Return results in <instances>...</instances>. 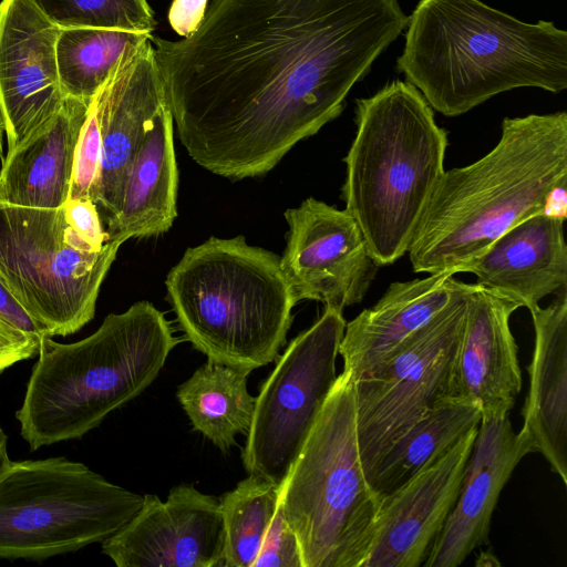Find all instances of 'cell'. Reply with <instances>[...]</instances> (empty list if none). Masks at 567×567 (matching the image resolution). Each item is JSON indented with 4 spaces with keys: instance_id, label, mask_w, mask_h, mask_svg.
Wrapping results in <instances>:
<instances>
[{
    "instance_id": "obj_1",
    "label": "cell",
    "mask_w": 567,
    "mask_h": 567,
    "mask_svg": "<svg viewBox=\"0 0 567 567\" xmlns=\"http://www.w3.org/2000/svg\"><path fill=\"white\" fill-rule=\"evenodd\" d=\"M408 20L398 0H213L189 37L151 38L179 141L223 177L268 173L341 114Z\"/></svg>"
},
{
    "instance_id": "obj_2",
    "label": "cell",
    "mask_w": 567,
    "mask_h": 567,
    "mask_svg": "<svg viewBox=\"0 0 567 567\" xmlns=\"http://www.w3.org/2000/svg\"><path fill=\"white\" fill-rule=\"evenodd\" d=\"M398 69L432 109L464 114L518 87L567 89V32L528 23L481 0H420Z\"/></svg>"
},
{
    "instance_id": "obj_3",
    "label": "cell",
    "mask_w": 567,
    "mask_h": 567,
    "mask_svg": "<svg viewBox=\"0 0 567 567\" xmlns=\"http://www.w3.org/2000/svg\"><path fill=\"white\" fill-rule=\"evenodd\" d=\"M566 183L567 113L505 117L486 155L444 172L408 249L413 271L463 272Z\"/></svg>"
},
{
    "instance_id": "obj_4",
    "label": "cell",
    "mask_w": 567,
    "mask_h": 567,
    "mask_svg": "<svg viewBox=\"0 0 567 567\" xmlns=\"http://www.w3.org/2000/svg\"><path fill=\"white\" fill-rule=\"evenodd\" d=\"M178 341L148 301L109 315L80 341L43 337L16 412L21 436L31 451L82 437L146 390Z\"/></svg>"
},
{
    "instance_id": "obj_5",
    "label": "cell",
    "mask_w": 567,
    "mask_h": 567,
    "mask_svg": "<svg viewBox=\"0 0 567 567\" xmlns=\"http://www.w3.org/2000/svg\"><path fill=\"white\" fill-rule=\"evenodd\" d=\"M354 140L341 196L380 266L409 246L442 178L447 132L411 83L393 81L355 101Z\"/></svg>"
},
{
    "instance_id": "obj_6",
    "label": "cell",
    "mask_w": 567,
    "mask_h": 567,
    "mask_svg": "<svg viewBox=\"0 0 567 567\" xmlns=\"http://www.w3.org/2000/svg\"><path fill=\"white\" fill-rule=\"evenodd\" d=\"M165 285L193 347L248 374L278 358L299 301L280 257L243 236L188 248Z\"/></svg>"
},
{
    "instance_id": "obj_7",
    "label": "cell",
    "mask_w": 567,
    "mask_h": 567,
    "mask_svg": "<svg viewBox=\"0 0 567 567\" xmlns=\"http://www.w3.org/2000/svg\"><path fill=\"white\" fill-rule=\"evenodd\" d=\"M284 515L303 567H361L380 503L358 447L355 386L342 371L280 487Z\"/></svg>"
},
{
    "instance_id": "obj_8",
    "label": "cell",
    "mask_w": 567,
    "mask_h": 567,
    "mask_svg": "<svg viewBox=\"0 0 567 567\" xmlns=\"http://www.w3.org/2000/svg\"><path fill=\"white\" fill-rule=\"evenodd\" d=\"M143 496L66 457L0 465V558L45 559L103 543Z\"/></svg>"
},
{
    "instance_id": "obj_9",
    "label": "cell",
    "mask_w": 567,
    "mask_h": 567,
    "mask_svg": "<svg viewBox=\"0 0 567 567\" xmlns=\"http://www.w3.org/2000/svg\"><path fill=\"white\" fill-rule=\"evenodd\" d=\"M122 244L93 249L70 226L64 206L0 203V281L48 337L72 334L93 319Z\"/></svg>"
},
{
    "instance_id": "obj_10",
    "label": "cell",
    "mask_w": 567,
    "mask_h": 567,
    "mask_svg": "<svg viewBox=\"0 0 567 567\" xmlns=\"http://www.w3.org/2000/svg\"><path fill=\"white\" fill-rule=\"evenodd\" d=\"M474 287L465 284L388 359L354 381L358 447L368 482L396 439L435 404L452 399L454 364Z\"/></svg>"
},
{
    "instance_id": "obj_11",
    "label": "cell",
    "mask_w": 567,
    "mask_h": 567,
    "mask_svg": "<svg viewBox=\"0 0 567 567\" xmlns=\"http://www.w3.org/2000/svg\"><path fill=\"white\" fill-rule=\"evenodd\" d=\"M344 327L342 311L324 307L280 355L256 398L241 454L249 475L284 483L336 383Z\"/></svg>"
},
{
    "instance_id": "obj_12",
    "label": "cell",
    "mask_w": 567,
    "mask_h": 567,
    "mask_svg": "<svg viewBox=\"0 0 567 567\" xmlns=\"http://www.w3.org/2000/svg\"><path fill=\"white\" fill-rule=\"evenodd\" d=\"M288 223L281 269L298 300L343 311L365 297L380 265L346 210L309 197L285 212Z\"/></svg>"
},
{
    "instance_id": "obj_13",
    "label": "cell",
    "mask_w": 567,
    "mask_h": 567,
    "mask_svg": "<svg viewBox=\"0 0 567 567\" xmlns=\"http://www.w3.org/2000/svg\"><path fill=\"white\" fill-rule=\"evenodd\" d=\"M225 530L219 498L192 484L167 499L146 494L138 512L102 543L117 567H223Z\"/></svg>"
},
{
    "instance_id": "obj_14",
    "label": "cell",
    "mask_w": 567,
    "mask_h": 567,
    "mask_svg": "<svg viewBox=\"0 0 567 567\" xmlns=\"http://www.w3.org/2000/svg\"><path fill=\"white\" fill-rule=\"evenodd\" d=\"M59 31L30 0H1L0 109L8 152L48 125L66 99L56 66Z\"/></svg>"
},
{
    "instance_id": "obj_15",
    "label": "cell",
    "mask_w": 567,
    "mask_h": 567,
    "mask_svg": "<svg viewBox=\"0 0 567 567\" xmlns=\"http://www.w3.org/2000/svg\"><path fill=\"white\" fill-rule=\"evenodd\" d=\"M151 38L123 53L94 99L102 155L92 202L105 226L118 212L135 152L167 103Z\"/></svg>"
},
{
    "instance_id": "obj_16",
    "label": "cell",
    "mask_w": 567,
    "mask_h": 567,
    "mask_svg": "<svg viewBox=\"0 0 567 567\" xmlns=\"http://www.w3.org/2000/svg\"><path fill=\"white\" fill-rule=\"evenodd\" d=\"M478 425L380 502L377 529L361 567H419L452 511Z\"/></svg>"
},
{
    "instance_id": "obj_17",
    "label": "cell",
    "mask_w": 567,
    "mask_h": 567,
    "mask_svg": "<svg viewBox=\"0 0 567 567\" xmlns=\"http://www.w3.org/2000/svg\"><path fill=\"white\" fill-rule=\"evenodd\" d=\"M530 452L528 436L513 431L508 414L481 419L456 502L431 546L425 567H456L486 542L499 494Z\"/></svg>"
},
{
    "instance_id": "obj_18",
    "label": "cell",
    "mask_w": 567,
    "mask_h": 567,
    "mask_svg": "<svg viewBox=\"0 0 567 567\" xmlns=\"http://www.w3.org/2000/svg\"><path fill=\"white\" fill-rule=\"evenodd\" d=\"M519 307L475 284L468 293L451 398L476 404L483 416L508 414L522 389L509 319Z\"/></svg>"
},
{
    "instance_id": "obj_19",
    "label": "cell",
    "mask_w": 567,
    "mask_h": 567,
    "mask_svg": "<svg viewBox=\"0 0 567 567\" xmlns=\"http://www.w3.org/2000/svg\"><path fill=\"white\" fill-rule=\"evenodd\" d=\"M564 220L544 213L530 216L499 236L463 272L476 285L528 310L549 295L567 291Z\"/></svg>"
},
{
    "instance_id": "obj_20",
    "label": "cell",
    "mask_w": 567,
    "mask_h": 567,
    "mask_svg": "<svg viewBox=\"0 0 567 567\" xmlns=\"http://www.w3.org/2000/svg\"><path fill=\"white\" fill-rule=\"evenodd\" d=\"M452 274L392 282L379 301L346 322L339 346L343 370L354 381L388 359L464 287Z\"/></svg>"
},
{
    "instance_id": "obj_21",
    "label": "cell",
    "mask_w": 567,
    "mask_h": 567,
    "mask_svg": "<svg viewBox=\"0 0 567 567\" xmlns=\"http://www.w3.org/2000/svg\"><path fill=\"white\" fill-rule=\"evenodd\" d=\"M529 312L535 342L520 431L567 485V291Z\"/></svg>"
},
{
    "instance_id": "obj_22",
    "label": "cell",
    "mask_w": 567,
    "mask_h": 567,
    "mask_svg": "<svg viewBox=\"0 0 567 567\" xmlns=\"http://www.w3.org/2000/svg\"><path fill=\"white\" fill-rule=\"evenodd\" d=\"M92 102L66 97L48 125L8 152L0 171V203L34 208L65 204L75 147Z\"/></svg>"
},
{
    "instance_id": "obj_23",
    "label": "cell",
    "mask_w": 567,
    "mask_h": 567,
    "mask_svg": "<svg viewBox=\"0 0 567 567\" xmlns=\"http://www.w3.org/2000/svg\"><path fill=\"white\" fill-rule=\"evenodd\" d=\"M177 184L173 117L166 103L128 165L118 212L106 225L109 240L124 243L167 231L177 216Z\"/></svg>"
},
{
    "instance_id": "obj_24",
    "label": "cell",
    "mask_w": 567,
    "mask_h": 567,
    "mask_svg": "<svg viewBox=\"0 0 567 567\" xmlns=\"http://www.w3.org/2000/svg\"><path fill=\"white\" fill-rule=\"evenodd\" d=\"M481 419L476 404L460 399H445L431 408L378 462L369 485L379 503L480 425Z\"/></svg>"
},
{
    "instance_id": "obj_25",
    "label": "cell",
    "mask_w": 567,
    "mask_h": 567,
    "mask_svg": "<svg viewBox=\"0 0 567 567\" xmlns=\"http://www.w3.org/2000/svg\"><path fill=\"white\" fill-rule=\"evenodd\" d=\"M247 375L208 360L176 391L194 430L223 452L237 444V435H247L252 422L256 398L247 390Z\"/></svg>"
},
{
    "instance_id": "obj_26",
    "label": "cell",
    "mask_w": 567,
    "mask_h": 567,
    "mask_svg": "<svg viewBox=\"0 0 567 567\" xmlns=\"http://www.w3.org/2000/svg\"><path fill=\"white\" fill-rule=\"evenodd\" d=\"M151 35L103 28L60 29L55 56L65 97L93 101L123 53Z\"/></svg>"
},
{
    "instance_id": "obj_27",
    "label": "cell",
    "mask_w": 567,
    "mask_h": 567,
    "mask_svg": "<svg viewBox=\"0 0 567 567\" xmlns=\"http://www.w3.org/2000/svg\"><path fill=\"white\" fill-rule=\"evenodd\" d=\"M280 487L249 475L219 497L225 530L223 567H252L278 507Z\"/></svg>"
},
{
    "instance_id": "obj_28",
    "label": "cell",
    "mask_w": 567,
    "mask_h": 567,
    "mask_svg": "<svg viewBox=\"0 0 567 567\" xmlns=\"http://www.w3.org/2000/svg\"><path fill=\"white\" fill-rule=\"evenodd\" d=\"M60 29L103 28L152 32L156 20L147 0H30Z\"/></svg>"
},
{
    "instance_id": "obj_29",
    "label": "cell",
    "mask_w": 567,
    "mask_h": 567,
    "mask_svg": "<svg viewBox=\"0 0 567 567\" xmlns=\"http://www.w3.org/2000/svg\"><path fill=\"white\" fill-rule=\"evenodd\" d=\"M101 155V133L93 100L75 147L69 198L92 200L100 174Z\"/></svg>"
},
{
    "instance_id": "obj_30",
    "label": "cell",
    "mask_w": 567,
    "mask_h": 567,
    "mask_svg": "<svg viewBox=\"0 0 567 567\" xmlns=\"http://www.w3.org/2000/svg\"><path fill=\"white\" fill-rule=\"evenodd\" d=\"M252 567H303L299 543L280 502Z\"/></svg>"
},
{
    "instance_id": "obj_31",
    "label": "cell",
    "mask_w": 567,
    "mask_h": 567,
    "mask_svg": "<svg viewBox=\"0 0 567 567\" xmlns=\"http://www.w3.org/2000/svg\"><path fill=\"white\" fill-rule=\"evenodd\" d=\"M63 206L66 220L75 233L93 249L101 250L109 241V234L103 228L96 205L90 198H68Z\"/></svg>"
},
{
    "instance_id": "obj_32",
    "label": "cell",
    "mask_w": 567,
    "mask_h": 567,
    "mask_svg": "<svg viewBox=\"0 0 567 567\" xmlns=\"http://www.w3.org/2000/svg\"><path fill=\"white\" fill-rule=\"evenodd\" d=\"M41 339L0 316V374L9 367L38 354Z\"/></svg>"
},
{
    "instance_id": "obj_33",
    "label": "cell",
    "mask_w": 567,
    "mask_h": 567,
    "mask_svg": "<svg viewBox=\"0 0 567 567\" xmlns=\"http://www.w3.org/2000/svg\"><path fill=\"white\" fill-rule=\"evenodd\" d=\"M208 0H173L168 11L172 29L182 38L193 34L202 23Z\"/></svg>"
},
{
    "instance_id": "obj_34",
    "label": "cell",
    "mask_w": 567,
    "mask_h": 567,
    "mask_svg": "<svg viewBox=\"0 0 567 567\" xmlns=\"http://www.w3.org/2000/svg\"><path fill=\"white\" fill-rule=\"evenodd\" d=\"M566 184H561L556 186L548 195L545 207H544V214L558 218L561 220H566L567 217V188Z\"/></svg>"
},
{
    "instance_id": "obj_35",
    "label": "cell",
    "mask_w": 567,
    "mask_h": 567,
    "mask_svg": "<svg viewBox=\"0 0 567 567\" xmlns=\"http://www.w3.org/2000/svg\"><path fill=\"white\" fill-rule=\"evenodd\" d=\"M475 565L476 566H495V565H501L497 560V558L491 554V553H487V551H482L481 555L477 557L476 561H475Z\"/></svg>"
},
{
    "instance_id": "obj_36",
    "label": "cell",
    "mask_w": 567,
    "mask_h": 567,
    "mask_svg": "<svg viewBox=\"0 0 567 567\" xmlns=\"http://www.w3.org/2000/svg\"><path fill=\"white\" fill-rule=\"evenodd\" d=\"M7 445H8V435L6 434L4 430L0 425V465L8 457Z\"/></svg>"
},
{
    "instance_id": "obj_37",
    "label": "cell",
    "mask_w": 567,
    "mask_h": 567,
    "mask_svg": "<svg viewBox=\"0 0 567 567\" xmlns=\"http://www.w3.org/2000/svg\"><path fill=\"white\" fill-rule=\"evenodd\" d=\"M3 133H4V122H3V116H2L1 109H0V155L2 154V137H3Z\"/></svg>"
}]
</instances>
